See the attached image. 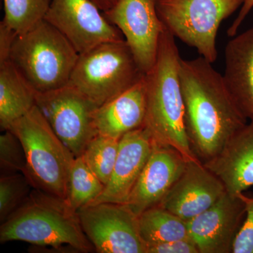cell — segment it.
<instances>
[{"label": "cell", "instance_id": "f546056e", "mask_svg": "<svg viewBox=\"0 0 253 253\" xmlns=\"http://www.w3.org/2000/svg\"><path fill=\"white\" fill-rule=\"evenodd\" d=\"M90 1L96 5L101 11L105 12L111 9L117 2L118 0H90Z\"/></svg>", "mask_w": 253, "mask_h": 253}, {"label": "cell", "instance_id": "9a60e30c", "mask_svg": "<svg viewBox=\"0 0 253 253\" xmlns=\"http://www.w3.org/2000/svg\"><path fill=\"white\" fill-rule=\"evenodd\" d=\"M154 142L143 126L126 133L120 139L116 164L102 194L92 204H126L136 181L152 152Z\"/></svg>", "mask_w": 253, "mask_h": 253}, {"label": "cell", "instance_id": "8fae6325", "mask_svg": "<svg viewBox=\"0 0 253 253\" xmlns=\"http://www.w3.org/2000/svg\"><path fill=\"white\" fill-rule=\"evenodd\" d=\"M103 13L122 33L141 72L149 71L166 28L158 16L156 0H118Z\"/></svg>", "mask_w": 253, "mask_h": 253}, {"label": "cell", "instance_id": "8992f818", "mask_svg": "<svg viewBox=\"0 0 253 253\" xmlns=\"http://www.w3.org/2000/svg\"><path fill=\"white\" fill-rule=\"evenodd\" d=\"M143 75L126 41L111 42L79 54L69 84L99 106L135 84Z\"/></svg>", "mask_w": 253, "mask_h": 253}, {"label": "cell", "instance_id": "6da1fadb", "mask_svg": "<svg viewBox=\"0 0 253 253\" xmlns=\"http://www.w3.org/2000/svg\"><path fill=\"white\" fill-rule=\"evenodd\" d=\"M212 63L202 56L181 59L179 67L186 133L198 159L207 162L248 124Z\"/></svg>", "mask_w": 253, "mask_h": 253}, {"label": "cell", "instance_id": "5b68a950", "mask_svg": "<svg viewBox=\"0 0 253 253\" xmlns=\"http://www.w3.org/2000/svg\"><path fill=\"white\" fill-rule=\"evenodd\" d=\"M9 130L26 154V176L36 189L66 200L68 176L75 156L55 134L38 106L15 121Z\"/></svg>", "mask_w": 253, "mask_h": 253}, {"label": "cell", "instance_id": "7402d4cb", "mask_svg": "<svg viewBox=\"0 0 253 253\" xmlns=\"http://www.w3.org/2000/svg\"><path fill=\"white\" fill-rule=\"evenodd\" d=\"M120 139L95 136L82 154L86 166L105 186L109 182L116 164Z\"/></svg>", "mask_w": 253, "mask_h": 253}, {"label": "cell", "instance_id": "7a4b0ae2", "mask_svg": "<svg viewBox=\"0 0 253 253\" xmlns=\"http://www.w3.org/2000/svg\"><path fill=\"white\" fill-rule=\"evenodd\" d=\"M175 38L165 28L154 66L145 73L146 114L144 126L155 144L176 149L187 161L199 160L186 133L185 109ZM200 161V160H199Z\"/></svg>", "mask_w": 253, "mask_h": 253}, {"label": "cell", "instance_id": "ffe728a7", "mask_svg": "<svg viewBox=\"0 0 253 253\" xmlns=\"http://www.w3.org/2000/svg\"><path fill=\"white\" fill-rule=\"evenodd\" d=\"M138 221L146 246L189 237L187 221L160 206L145 211L138 216Z\"/></svg>", "mask_w": 253, "mask_h": 253}, {"label": "cell", "instance_id": "5bb4252c", "mask_svg": "<svg viewBox=\"0 0 253 253\" xmlns=\"http://www.w3.org/2000/svg\"><path fill=\"white\" fill-rule=\"evenodd\" d=\"M187 161L176 149L154 143L126 206L137 216L158 206L180 176Z\"/></svg>", "mask_w": 253, "mask_h": 253}, {"label": "cell", "instance_id": "9c48e42d", "mask_svg": "<svg viewBox=\"0 0 253 253\" xmlns=\"http://www.w3.org/2000/svg\"><path fill=\"white\" fill-rule=\"evenodd\" d=\"M84 234L99 253H146L138 216L126 204L100 203L78 211Z\"/></svg>", "mask_w": 253, "mask_h": 253}, {"label": "cell", "instance_id": "e0dca14e", "mask_svg": "<svg viewBox=\"0 0 253 253\" xmlns=\"http://www.w3.org/2000/svg\"><path fill=\"white\" fill-rule=\"evenodd\" d=\"M146 114V85L144 74L135 84L101 105L94 113V126L100 135L121 139L143 127Z\"/></svg>", "mask_w": 253, "mask_h": 253}, {"label": "cell", "instance_id": "cb8c5ba5", "mask_svg": "<svg viewBox=\"0 0 253 253\" xmlns=\"http://www.w3.org/2000/svg\"><path fill=\"white\" fill-rule=\"evenodd\" d=\"M29 179L25 174L1 176L0 179V220L2 223L28 197Z\"/></svg>", "mask_w": 253, "mask_h": 253}, {"label": "cell", "instance_id": "3957f363", "mask_svg": "<svg viewBox=\"0 0 253 253\" xmlns=\"http://www.w3.org/2000/svg\"><path fill=\"white\" fill-rule=\"evenodd\" d=\"M16 241L54 249L69 247L82 253L94 249L82 228L77 211L64 199L38 189L1 223V243Z\"/></svg>", "mask_w": 253, "mask_h": 253}, {"label": "cell", "instance_id": "ac0fdd59", "mask_svg": "<svg viewBox=\"0 0 253 253\" xmlns=\"http://www.w3.org/2000/svg\"><path fill=\"white\" fill-rule=\"evenodd\" d=\"M222 76L241 112L253 123V27L228 42Z\"/></svg>", "mask_w": 253, "mask_h": 253}, {"label": "cell", "instance_id": "4fadbf2b", "mask_svg": "<svg viewBox=\"0 0 253 253\" xmlns=\"http://www.w3.org/2000/svg\"><path fill=\"white\" fill-rule=\"evenodd\" d=\"M226 192L220 179L204 163L189 161L158 206L188 221L207 211Z\"/></svg>", "mask_w": 253, "mask_h": 253}, {"label": "cell", "instance_id": "277c9868", "mask_svg": "<svg viewBox=\"0 0 253 253\" xmlns=\"http://www.w3.org/2000/svg\"><path fill=\"white\" fill-rule=\"evenodd\" d=\"M79 54L52 25L42 20L15 39L9 61L37 92L69 83Z\"/></svg>", "mask_w": 253, "mask_h": 253}, {"label": "cell", "instance_id": "d4e9b609", "mask_svg": "<svg viewBox=\"0 0 253 253\" xmlns=\"http://www.w3.org/2000/svg\"><path fill=\"white\" fill-rule=\"evenodd\" d=\"M0 163L6 170L26 175L27 162L22 144L9 129L4 130L0 136Z\"/></svg>", "mask_w": 253, "mask_h": 253}, {"label": "cell", "instance_id": "484cf974", "mask_svg": "<svg viewBox=\"0 0 253 253\" xmlns=\"http://www.w3.org/2000/svg\"><path fill=\"white\" fill-rule=\"evenodd\" d=\"M246 204V217L233 246L232 253H253V196L239 194Z\"/></svg>", "mask_w": 253, "mask_h": 253}, {"label": "cell", "instance_id": "52a82bcc", "mask_svg": "<svg viewBox=\"0 0 253 253\" xmlns=\"http://www.w3.org/2000/svg\"><path fill=\"white\" fill-rule=\"evenodd\" d=\"M244 2V0H156L158 16L165 28L212 63L217 59V37L221 23Z\"/></svg>", "mask_w": 253, "mask_h": 253}, {"label": "cell", "instance_id": "7c38bea8", "mask_svg": "<svg viewBox=\"0 0 253 253\" xmlns=\"http://www.w3.org/2000/svg\"><path fill=\"white\" fill-rule=\"evenodd\" d=\"M246 214L239 195L226 192L207 211L187 221L189 235L200 253H232Z\"/></svg>", "mask_w": 253, "mask_h": 253}, {"label": "cell", "instance_id": "30bf717a", "mask_svg": "<svg viewBox=\"0 0 253 253\" xmlns=\"http://www.w3.org/2000/svg\"><path fill=\"white\" fill-rule=\"evenodd\" d=\"M44 19L79 54L104 43L125 41L121 32L90 0H51Z\"/></svg>", "mask_w": 253, "mask_h": 253}, {"label": "cell", "instance_id": "83f0119b", "mask_svg": "<svg viewBox=\"0 0 253 253\" xmlns=\"http://www.w3.org/2000/svg\"><path fill=\"white\" fill-rule=\"evenodd\" d=\"M15 31L6 23H0V63L9 61L10 52L14 44L16 37Z\"/></svg>", "mask_w": 253, "mask_h": 253}, {"label": "cell", "instance_id": "4316f807", "mask_svg": "<svg viewBox=\"0 0 253 253\" xmlns=\"http://www.w3.org/2000/svg\"><path fill=\"white\" fill-rule=\"evenodd\" d=\"M146 253H200L191 238L174 240L146 246Z\"/></svg>", "mask_w": 253, "mask_h": 253}, {"label": "cell", "instance_id": "2e32d148", "mask_svg": "<svg viewBox=\"0 0 253 253\" xmlns=\"http://www.w3.org/2000/svg\"><path fill=\"white\" fill-rule=\"evenodd\" d=\"M204 164L229 194L237 196L253 186V123H248L217 156Z\"/></svg>", "mask_w": 253, "mask_h": 253}, {"label": "cell", "instance_id": "ba28073f", "mask_svg": "<svg viewBox=\"0 0 253 253\" xmlns=\"http://www.w3.org/2000/svg\"><path fill=\"white\" fill-rule=\"evenodd\" d=\"M36 106L75 157L81 156L98 134L94 113L99 106L69 83L59 89L37 93Z\"/></svg>", "mask_w": 253, "mask_h": 253}, {"label": "cell", "instance_id": "f1b7e54d", "mask_svg": "<svg viewBox=\"0 0 253 253\" xmlns=\"http://www.w3.org/2000/svg\"><path fill=\"white\" fill-rule=\"evenodd\" d=\"M253 8V0H244V4L240 9L239 14L236 16V19L231 25L230 27L228 28V36L232 38L238 34V31Z\"/></svg>", "mask_w": 253, "mask_h": 253}, {"label": "cell", "instance_id": "603a6c76", "mask_svg": "<svg viewBox=\"0 0 253 253\" xmlns=\"http://www.w3.org/2000/svg\"><path fill=\"white\" fill-rule=\"evenodd\" d=\"M3 22L21 34L44 19L51 0H3Z\"/></svg>", "mask_w": 253, "mask_h": 253}, {"label": "cell", "instance_id": "d6986e66", "mask_svg": "<svg viewBox=\"0 0 253 253\" xmlns=\"http://www.w3.org/2000/svg\"><path fill=\"white\" fill-rule=\"evenodd\" d=\"M37 93L11 61L0 63V126L3 130L36 106Z\"/></svg>", "mask_w": 253, "mask_h": 253}, {"label": "cell", "instance_id": "44dd1931", "mask_svg": "<svg viewBox=\"0 0 253 253\" xmlns=\"http://www.w3.org/2000/svg\"><path fill=\"white\" fill-rule=\"evenodd\" d=\"M105 185L86 166L83 156L75 158L68 176L67 197L65 201L74 211L94 202Z\"/></svg>", "mask_w": 253, "mask_h": 253}]
</instances>
